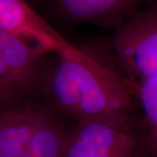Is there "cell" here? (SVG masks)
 <instances>
[{
	"instance_id": "6da1fadb",
	"label": "cell",
	"mask_w": 157,
	"mask_h": 157,
	"mask_svg": "<svg viewBox=\"0 0 157 157\" xmlns=\"http://www.w3.org/2000/svg\"><path fill=\"white\" fill-rule=\"evenodd\" d=\"M56 57L44 65L38 84L52 112L77 122L134 125L138 101L128 78L79 48L72 54Z\"/></svg>"
},
{
	"instance_id": "7a4b0ae2",
	"label": "cell",
	"mask_w": 157,
	"mask_h": 157,
	"mask_svg": "<svg viewBox=\"0 0 157 157\" xmlns=\"http://www.w3.org/2000/svg\"><path fill=\"white\" fill-rule=\"evenodd\" d=\"M146 140L134 125L77 122L67 132L65 157H141Z\"/></svg>"
},
{
	"instance_id": "3957f363",
	"label": "cell",
	"mask_w": 157,
	"mask_h": 157,
	"mask_svg": "<svg viewBox=\"0 0 157 157\" xmlns=\"http://www.w3.org/2000/svg\"><path fill=\"white\" fill-rule=\"evenodd\" d=\"M46 19L63 26L83 24L114 31L157 0H39Z\"/></svg>"
},
{
	"instance_id": "277c9868",
	"label": "cell",
	"mask_w": 157,
	"mask_h": 157,
	"mask_svg": "<svg viewBox=\"0 0 157 157\" xmlns=\"http://www.w3.org/2000/svg\"><path fill=\"white\" fill-rule=\"evenodd\" d=\"M0 29L26 40L47 54L66 56L78 50L25 0H0Z\"/></svg>"
},
{
	"instance_id": "5b68a950",
	"label": "cell",
	"mask_w": 157,
	"mask_h": 157,
	"mask_svg": "<svg viewBox=\"0 0 157 157\" xmlns=\"http://www.w3.org/2000/svg\"><path fill=\"white\" fill-rule=\"evenodd\" d=\"M51 112L46 105L32 102L0 114V157H24L34 132Z\"/></svg>"
},
{
	"instance_id": "8992f818",
	"label": "cell",
	"mask_w": 157,
	"mask_h": 157,
	"mask_svg": "<svg viewBox=\"0 0 157 157\" xmlns=\"http://www.w3.org/2000/svg\"><path fill=\"white\" fill-rule=\"evenodd\" d=\"M46 54L26 40L0 29V59L23 93L38 87Z\"/></svg>"
},
{
	"instance_id": "52a82bcc",
	"label": "cell",
	"mask_w": 157,
	"mask_h": 157,
	"mask_svg": "<svg viewBox=\"0 0 157 157\" xmlns=\"http://www.w3.org/2000/svg\"><path fill=\"white\" fill-rule=\"evenodd\" d=\"M67 141V132L51 111L34 132L24 157H65Z\"/></svg>"
},
{
	"instance_id": "ba28073f",
	"label": "cell",
	"mask_w": 157,
	"mask_h": 157,
	"mask_svg": "<svg viewBox=\"0 0 157 157\" xmlns=\"http://www.w3.org/2000/svg\"><path fill=\"white\" fill-rule=\"evenodd\" d=\"M14 78L0 59V100L5 105L6 102L13 101L17 95L22 94Z\"/></svg>"
},
{
	"instance_id": "9c48e42d",
	"label": "cell",
	"mask_w": 157,
	"mask_h": 157,
	"mask_svg": "<svg viewBox=\"0 0 157 157\" xmlns=\"http://www.w3.org/2000/svg\"><path fill=\"white\" fill-rule=\"evenodd\" d=\"M4 110H5V109H4V104H3V102L0 100V114H1V113L3 112Z\"/></svg>"
}]
</instances>
